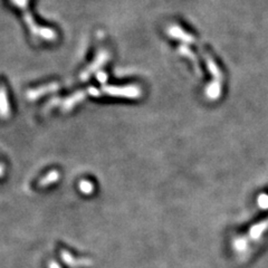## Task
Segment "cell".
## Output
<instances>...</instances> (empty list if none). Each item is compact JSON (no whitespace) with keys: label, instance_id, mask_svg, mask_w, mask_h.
<instances>
[{"label":"cell","instance_id":"cell-8","mask_svg":"<svg viewBox=\"0 0 268 268\" xmlns=\"http://www.w3.org/2000/svg\"><path fill=\"white\" fill-rule=\"evenodd\" d=\"M257 204L262 209H268V196L267 194H261L257 199Z\"/></svg>","mask_w":268,"mask_h":268},{"label":"cell","instance_id":"cell-11","mask_svg":"<svg viewBox=\"0 0 268 268\" xmlns=\"http://www.w3.org/2000/svg\"><path fill=\"white\" fill-rule=\"evenodd\" d=\"M3 173H5V169H3V166L0 164V177H2Z\"/></svg>","mask_w":268,"mask_h":268},{"label":"cell","instance_id":"cell-4","mask_svg":"<svg viewBox=\"0 0 268 268\" xmlns=\"http://www.w3.org/2000/svg\"><path fill=\"white\" fill-rule=\"evenodd\" d=\"M59 179V172L56 171V170H53V171L48 172L46 176H45L42 180L39 181V186L40 187H47L54 182H57Z\"/></svg>","mask_w":268,"mask_h":268},{"label":"cell","instance_id":"cell-9","mask_svg":"<svg viewBox=\"0 0 268 268\" xmlns=\"http://www.w3.org/2000/svg\"><path fill=\"white\" fill-rule=\"evenodd\" d=\"M235 248H236L238 251H242L247 248V241L245 239L239 238L237 239L236 241H235Z\"/></svg>","mask_w":268,"mask_h":268},{"label":"cell","instance_id":"cell-7","mask_svg":"<svg viewBox=\"0 0 268 268\" xmlns=\"http://www.w3.org/2000/svg\"><path fill=\"white\" fill-rule=\"evenodd\" d=\"M83 96L84 95L82 94V93H77V94L74 97H73V99H68L66 101V102L64 103V109H70V108H72L73 107H74L75 103H77L80 100H83L82 99Z\"/></svg>","mask_w":268,"mask_h":268},{"label":"cell","instance_id":"cell-5","mask_svg":"<svg viewBox=\"0 0 268 268\" xmlns=\"http://www.w3.org/2000/svg\"><path fill=\"white\" fill-rule=\"evenodd\" d=\"M169 34H171L172 37L184 40V42H186V43L187 42H188V43L192 42V40H193V38L190 37V35H187L184 30H181L180 28H178V27L171 28V29L169 30Z\"/></svg>","mask_w":268,"mask_h":268},{"label":"cell","instance_id":"cell-6","mask_svg":"<svg viewBox=\"0 0 268 268\" xmlns=\"http://www.w3.org/2000/svg\"><path fill=\"white\" fill-rule=\"evenodd\" d=\"M80 190L84 194H91L93 191H94V186H93L91 181L82 180L80 182Z\"/></svg>","mask_w":268,"mask_h":268},{"label":"cell","instance_id":"cell-1","mask_svg":"<svg viewBox=\"0 0 268 268\" xmlns=\"http://www.w3.org/2000/svg\"><path fill=\"white\" fill-rule=\"evenodd\" d=\"M60 257L66 265L71 267H88L93 265L91 258H77L71 253H68L67 250L60 251Z\"/></svg>","mask_w":268,"mask_h":268},{"label":"cell","instance_id":"cell-10","mask_svg":"<svg viewBox=\"0 0 268 268\" xmlns=\"http://www.w3.org/2000/svg\"><path fill=\"white\" fill-rule=\"evenodd\" d=\"M48 267H50V268H60V266L58 265V264L56 262H54V261L50 262V265H48Z\"/></svg>","mask_w":268,"mask_h":268},{"label":"cell","instance_id":"cell-3","mask_svg":"<svg viewBox=\"0 0 268 268\" xmlns=\"http://www.w3.org/2000/svg\"><path fill=\"white\" fill-rule=\"evenodd\" d=\"M266 230H268V218L251 227L249 230V237L253 239V241H257V239L263 236Z\"/></svg>","mask_w":268,"mask_h":268},{"label":"cell","instance_id":"cell-2","mask_svg":"<svg viewBox=\"0 0 268 268\" xmlns=\"http://www.w3.org/2000/svg\"><path fill=\"white\" fill-rule=\"evenodd\" d=\"M108 94L113 96H127V97H137L140 94V89L135 86H128V87H114L109 86L105 88Z\"/></svg>","mask_w":268,"mask_h":268}]
</instances>
